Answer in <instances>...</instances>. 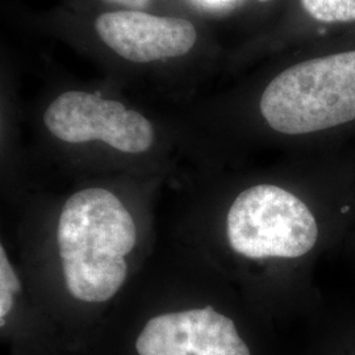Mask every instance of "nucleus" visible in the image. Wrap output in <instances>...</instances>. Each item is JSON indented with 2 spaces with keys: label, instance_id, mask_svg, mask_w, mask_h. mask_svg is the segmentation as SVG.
Segmentation results:
<instances>
[{
  "label": "nucleus",
  "instance_id": "nucleus-3",
  "mask_svg": "<svg viewBox=\"0 0 355 355\" xmlns=\"http://www.w3.org/2000/svg\"><path fill=\"white\" fill-rule=\"evenodd\" d=\"M44 124L67 144L102 141L117 152L141 154L152 149V123L123 103L86 91H66L48 105Z\"/></svg>",
  "mask_w": 355,
  "mask_h": 355
},
{
  "label": "nucleus",
  "instance_id": "nucleus-6",
  "mask_svg": "<svg viewBox=\"0 0 355 355\" xmlns=\"http://www.w3.org/2000/svg\"><path fill=\"white\" fill-rule=\"evenodd\" d=\"M305 11L321 23L355 21V0H300Z\"/></svg>",
  "mask_w": 355,
  "mask_h": 355
},
{
  "label": "nucleus",
  "instance_id": "nucleus-10",
  "mask_svg": "<svg viewBox=\"0 0 355 355\" xmlns=\"http://www.w3.org/2000/svg\"><path fill=\"white\" fill-rule=\"evenodd\" d=\"M257 1H261V3H266L268 0H257Z\"/></svg>",
  "mask_w": 355,
  "mask_h": 355
},
{
  "label": "nucleus",
  "instance_id": "nucleus-5",
  "mask_svg": "<svg viewBox=\"0 0 355 355\" xmlns=\"http://www.w3.org/2000/svg\"><path fill=\"white\" fill-rule=\"evenodd\" d=\"M136 350L139 355H250L233 320L212 306L150 318Z\"/></svg>",
  "mask_w": 355,
  "mask_h": 355
},
{
  "label": "nucleus",
  "instance_id": "nucleus-2",
  "mask_svg": "<svg viewBox=\"0 0 355 355\" xmlns=\"http://www.w3.org/2000/svg\"><path fill=\"white\" fill-rule=\"evenodd\" d=\"M229 245L250 259L299 258L318 241L311 209L290 191L258 184L242 191L227 216Z\"/></svg>",
  "mask_w": 355,
  "mask_h": 355
},
{
  "label": "nucleus",
  "instance_id": "nucleus-1",
  "mask_svg": "<svg viewBox=\"0 0 355 355\" xmlns=\"http://www.w3.org/2000/svg\"><path fill=\"white\" fill-rule=\"evenodd\" d=\"M259 110L283 135H306L355 120V51L293 64L263 91Z\"/></svg>",
  "mask_w": 355,
  "mask_h": 355
},
{
  "label": "nucleus",
  "instance_id": "nucleus-7",
  "mask_svg": "<svg viewBox=\"0 0 355 355\" xmlns=\"http://www.w3.org/2000/svg\"><path fill=\"white\" fill-rule=\"evenodd\" d=\"M0 287H7L15 293L21 291V282L8 261L4 246H0Z\"/></svg>",
  "mask_w": 355,
  "mask_h": 355
},
{
  "label": "nucleus",
  "instance_id": "nucleus-4",
  "mask_svg": "<svg viewBox=\"0 0 355 355\" xmlns=\"http://www.w3.org/2000/svg\"><path fill=\"white\" fill-rule=\"evenodd\" d=\"M95 32L110 51L133 64L182 58L198 42V29L190 20L141 10L102 13L95 20Z\"/></svg>",
  "mask_w": 355,
  "mask_h": 355
},
{
  "label": "nucleus",
  "instance_id": "nucleus-9",
  "mask_svg": "<svg viewBox=\"0 0 355 355\" xmlns=\"http://www.w3.org/2000/svg\"><path fill=\"white\" fill-rule=\"evenodd\" d=\"M103 1L119 6L124 10H141L142 11V8L148 7L152 0H103Z\"/></svg>",
  "mask_w": 355,
  "mask_h": 355
},
{
  "label": "nucleus",
  "instance_id": "nucleus-8",
  "mask_svg": "<svg viewBox=\"0 0 355 355\" xmlns=\"http://www.w3.org/2000/svg\"><path fill=\"white\" fill-rule=\"evenodd\" d=\"M15 292L7 287H0V325L4 327L6 318L10 315L15 304Z\"/></svg>",
  "mask_w": 355,
  "mask_h": 355
}]
</instances>
